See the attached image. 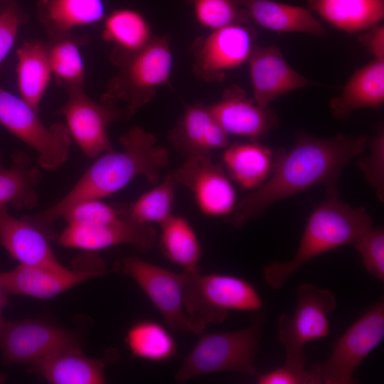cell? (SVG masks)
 Wrapping results in <instances>:
<instances>
[{
    "label": "cell",
    "mask_w": 384,
    "mask_h": 384,
    "mask_svg": "<svg viewBox=\"0 0 384 384\" xmlns=\"http://www.w3.org/2000/svg\"><path fill=\"white\" fill-rule=\"evenodd\" d=\"M360 42L372 54L373 59L384 61V26L378 23L365 31Z\"/></svg>",
    "instance_id": "ab89813d"
},
{
    "label": "cell",
    "mask_w": 384,
    "mask_h": 384,
    "mask_svg": "<svg viewBox=\"0 0 384 384\" xmlns=\"http://www.w3.org/2000/svg\"><path fill=\"white\" fill-rule=\"evenodd\" d=\"M261 319L243 329L200 334L197 343L185 358L174 380L183 383L191 378L223 372L256 375L255 359L261 338Z\"/></svg>",
    "instance_id": "277c9868"
},
{
    "label": "cell",
    "mask_w": 384,
    "mask_h": 384,
    "mask_svg": "<svg viewBox=\"0 0 384 384\" xmlns=\"http://www.w3.org/2000/svg\"><path fill=\"white\" fill-rule=\"evenodd\" d=\"M197 22L211 31L250 20L238 0H187Z\"/></svg>",
    "instance_id": "836d02e7"
},
{
    "label": "cell",
    "mask_w": 384,
    "mask_h": 384,
    "mask_svg": "<svg viewBox=\"0 0 384 384\" xmlns=\"http://www.w3.org/2000/svg\"><path fill=\"white\" fill-rule=\"evenodd\" d=\"M0 242L20 264L61 268L47 236L23 217L11 215L7 206H0Z\"/></svg>",
    "instance_id": "ffe728a7"
},
{
    "label": "cell",
    "mask_w": 384,
    "mask_h": 384,
    "mask_svg": "<svg viewBox=\"0 0 384 384\" xmlns=\"http://www.w3.org/2000/svg\"><path fill=\"white\" fill-rule=\"evenodd\" d=\"M367 146L366 136L321 139L299 134L277 160L268 179L238 202L226 221L240 228L275 203L305 190L317 186L337 188L343 169Z\"/></svg>",
    "instance_id": "6da1fadb"
},
{
    "label": "cell",
    "mask_w": 384,
    "mask_h": 384,
    "mask_svg": "<svg viewBox=\"0 0 384 384\" xmlns=\"http://www.w3.org/2000/svg\"><path fill=\"white\" fill-rule=\"evenodd\" d=\"M114 270L132 279L172 331L203 332L188 316L184 303L186 274H176L137 256L118 260Z\"/></svg>",
    "instance_id": "30bf717a"
},
{
    "label": "cell",
    "mask_w": 384,
    "mask_h": 384,
    "mask_svg": "<svg viewBox=\"0 0 384 384\" xmlns=\"http://www.w3.org/2000/svg\"><path fill=\"white\" fill-rule=\"evenodd\" d=\"M16 78L20 97L38 112L39 104L52 77L47 43L24 41L16 50Z\"/></svg>",
    "instance_id": "4316f807"
},
{
    "label": "cell",
    "mask_w": 384,
    "mask_h": 384,
    "mask_svg": "<svg viewBox=\"0 0 384 384\" xmlns=\"http://www.w3.org/2000/svg\"><path fill=\"white\" fill-rule=\"evenodd\" d=\"M176 186L171 172L154 188L127 207V213L137 223L161 225L173 215Z\"/></svg>",
    "instance_id": "d6a6232c"
},
{
    "label": "cell",
    "mask_w": 384,
    "mask_h": 384,
    "mask_svg": "<svg viewBox=\"0 0 384 384\" xmlns=\"http://www.w3.org/2000/svg\"><path fill=\"white\" fill-rule=\"evenodd\" d=\"M256 34L247 24H231L213 30L206 36L198 38L191 50L193 71L208 82H220L225 71L248 61L255 48Z\"/></svg>",
    "instance_id": "7c38bea8"
},
{
    "label": "cell",
    "mask_w": 384,
    "mask_h": 384,
    "mask_svg": "<svg viewBox=\"0 0 384 384\" xmlns=\"http://www.w3.org/2000/svg\"><path fill=\"white\" fill-rule=\"evenodd\" d=\"M369 153L358 162L380 201L384 198V132L380 128L369 142Z\"/></svg>",
    "instance_id": "8d00e7d4"
},
{
    "label": "cell",
    "mask_w": 384,
    "mask_h": 384,
    "mask_svg": "<svg viewBox=\"0 0 384 384\" xmlns=\"http://www.w3.org/2000/svg\"><path fill=\"white\" fill-rule=\"evenodd\" d=\"M177 185L190 190L200 210L210 216H228L235 202V192L223 169L210 155L186 159L171 172Z\"/></svg>",
    "instance_id": "5bb4252c"
},
{
    "label": "cell",
    "mask_w": 384,
    "mask_h": 384,
    "mask_svg": "<svg viewBox=\"0 0 384 384\" xmlns=\"http://www.w3.org/2000/svg\"><path fill=\"white\" fill-rule=\"evenodd\" d=\"M297 302L292 314H282L277 321V334L285 350L284 364L306 370L305 346L330 334L329 314L336 306L334 294L314 284L298 287Z\"/></svg>",
    "instance_id": "ba28073f"
},
{
    "label": "cell",
    "mask_w": 384,
    "mask_h": 384,
    "mask_svg": "<svg viewBox=\"0 0 384 384\" xmlns=\"http://www.w3.org/2000/svg\"><path fill=\"white\" fill-rule=\"evenodd\" d=\"M366 271L384 281V230L378 227L364 232L353 242Z\"/></svg>",
    "instance_id": "d590c367"
},
{
    "label": "cell",
    "mask_w": 384,
    "mask_h": 384,
    "mask_svg": "<svg viewBox=\"0 0 384 384\" xmlns=\"http://www.w3.org/2000/svg\"><path fill=\"white\" fill-rule=\"evenodd\" d=\"M38 112L21 97L0 86V124L38 153L42 168L55 170L68 158L71 137L65 124L48 127Z\"/></svg>",
    "instance_id": "9c48e42d"
},
{
    "label": "cell",
    "mask_w": 384,
    "mask_h": 384,
    "mask_svg": "<svg viewBox=\"0 0 384 384\" xmlns=\"http://www.w3.org/2000/svg\"><path fill=\"white\" fill-rule=\"evenodd\" d=\"M310 9L350 33L365 31L384 18V0H308Z\"/></svg>",
    "instance_id": "484cf974"
},
{
    "label": "cell",
    "mask_w": 384,
    "mask_h": 384,
    "mask_svg": "<svg viewBox=\"0 0 384 384\" xmlns=\"http://www.w3.org/2000/svg\"><path fill=\"white\" fill-rule=\"evenodd\" d=\"M102 37L112 44L110 60L119 67L146 47L154 36L147 20L140 12L121 8L105 16Z\"/></svg>",
    "instance_id": "44dd1931"
},
{
    "label": "cell",
    "mask_w": 384,
    "mask_h": 384,
    "mask_svg": "<svg viewBox=\"0 0 384 384\" xmlns=\"http://www.w3.org/2000/svg\"><path fill=\"white\" fill-rule=\"evenodd\" d=\"M37 14L50 38L96 23L106 16L103 0H37Z\"/></svg>",
    "instance_id": "d4e9b609"
},
{
    "label": "cell",
    "mask_w": 384,
    "mask_h": 384,
    "mask_svg": "<svg viewBox=\"0 0 384 384\" xmlns=\"http://www.w3.org/2000/svg\"><path fill=\"white\" fill-rule=\"evenodd\" d=\"M384 102V61L373 59L358 69L348 80L340 95L330 100L336 118L348 117L361 108H378Z\"/></svg>",
    "instance_id": "603a6c76"
},
{
    "label": "cell",
    "mask_w": 384,
    "mask_h": 384,
    "mask_svg": "<svg viewBox=\"0 0 384 384\" xmlns=\"http://www.w3.org/2000/svg\"><path fill=\"white\" fill-rule=\"evenodd\" d=\"M208 107L228 134L247 137L252 141L264 137L279 124L278 116L269 106H260L237 86L226 89L221 99Z\"/></svg>",
    "instance_id": "e0dca14e"
},
{
    "label": "cell",
    "mask_w": 384,
    "mask_h": 384,
    "mask_svg": "<svg viewBox=\"0 0 384 384\" xmlns=\"http://www.w3.org/2000/svg\"><path fill=\"white\" fill-rule=\"evenodd\" d=\"M125 343L132 356L151 362L169 361L177 351V343L170 329L151 319L132 324L127 332Z\"/></svg>",
    "instance_id": "1f68e13d"
},
{
    "label": "cell",
    "mask_w": 384,
    "mask_h": 384,
    "mask_svg": "<svg viewBox=\"0 0 384 384\" xmlns=\"http://www.w3.org/2000/svg\"><path fill=\"white\" fill-rule=\"evenodd\" d=\"M156 232L151 225L133 220L127 213L117 220L100 225H68L60 234L59 243L67 247L95 251L129 244L140 251L150 250Z\"/></svg>",
    "instance_id": "9a60e30c"
},
{
    "label": "cell",
    "mask_w": 384,
    "mask_h": 384,
    "mask_svg": "<svg viewBox=\"0 0 384 384\" xmlns=\"http://www.w3.org/2000/svg\"><path fill=\"white\" fill-rule=\"evenodd\" d=\"M258 384H314L309 370H298L284 364L264 373H257Z\"/></svg>",
    "instance_id": "f35d334b"
},
{
    "label": "cell",
    "mask_w": 384,
    "mask_h": 384,
    "mask_svg": "<svg viewBox=\"0 0 384 384\" xmlns=\"http://www.w3.org/2000/svg\"><path fill=\"white\" fill-rule=\"evenodd\" d=\"M325 199L306 222L295 255L289 261L272 262L263 269L267 284L277 290L302 265L336 248L353 243L372 227L373 221L363 208L343 201L337 188L326 190Z\"/></svg>",
    "instance_id": "3957f363"
},
{
    "label": "cell",
    "mask_w": 384,
    "mask_h": 384,
    "mask_svg": "<svg viewBox=\"0 0 384 384\" xmlns=\"http://www.w3.org/2000/svg\"><path fill=\"white\" fill-rule=\"evenodd\" d=\"M2 164H1V156H0V166H1Z\"/></svg>",
    "instance_id": "b9f144b4"
},
{
    "label": "cell",
    "mask_w": 384,
    "mask_h": 384,
    "mask_svg": "<svg viewBox=\"0 0 384 384\" xmlns=\"http://www.w3.org/2000/svg\"><path fill=\"white\" fill-rule=\"evenodd\" d=\"M8 293L0 283V322L4 319L3 311L8 303Z\"/></svg>",
    "instance_id": "60d3db41"
},
{
    "label": "cell",
    "mask_w": 384,
    "mask_h": 384,
    "mask_svg": "<svg viewBox=\"0 0 384 384\" xmlns=\"http://www.w3.org/2000/svg\"><path fill=\"white\" fill-rule=\"evenodd\" d=\"M173 57L167 36H154L149 43L119 66L107 82L102 102L127 108L133 114L151 101L158 87L168 82Z\"/></svg>",
    "instance_id": "8992f818"
},
{
    "label": "cell",
    "mask_w": 384,
    "mask_h": 384,
    "mask_svg": "<svg viewBox=\"0 0 384 384\" xmlns=\"http://www.w3.org/2000/svg\"><path fill=\"white\" fill-rule=\"evenodd\" d=\"M223 160L231 178L246 189L261 185L272 172V151L255 141L227 147Z\"/></svg>",
    "instance_id": "f1b7e54d"
},
{
    "label": "cell",
    "mask_w": 384,
    "mask_h": 384,
    "mask_svg": "<svg viewBox=\"0 0 384 384\" xmlns=\"http://www.w3.org/2000/svg\"><path fill=\"white\" fill-rule=\"evenodd\" d=\"M160 225V245L165 257L183 272L199 271L202 248L188 221L173 214Z\"/></svg>",
    "instance_id": "f546056e"
},
{
    "label": "cell",
    "mask_w": 384,
    "mask_h": 384,
    "mask_svg": "<svg viewBox=\"0 0 384 384\" xmlns=\"http://www.w3.org/2000/svg\"><path fill=\"white\" fill-rule=\"evenodd\" d=\"M103 273L102 270H71L19 264L0 272V283L8 294L48 299Z\"/></svg>",
    "instance_id": "ac0fdd59"
},
{
    "label": "cell",
    "mask_w": 384,
    "mask_h": 384,
    "mask_svg": "<svg viewBox=\"0 0 384 384\" xmlns=\"http://www.w3.org/2000/svg\"><path fill=\"white\" fill-rule=\"evenodd\" d=\"M87 42L86 38L70 33L46 42L52 75L56 83L67 91L84 87L85 72L80 48Z\"/></svg>",
    "instance_id": "4dcf8cb0"
},
{
    "label": "cell",
    "mask_w": 384,
    "mask_h": 384,
    "mask_svg": "<svg viewBox=\"0 0 384 384\" xmlns=\"http://www.w3.org/2000/svg\"><path fill=\"white\" fill-rule=\"evenodd\" d=\"M250 19L277 33H305L325 37L326 31L310 9L274 0H238Z\"/></svg>",
    "instance_id": "7402d4cb"
},
{
    "label": "cell",
    "mask_w": 384,
    "mask_h": 384,
    "mask_svg": "<svg viewBox=\"0 0 384 384\" xmlns=\"http://www.w3.org/2000/svg\"><path fill=\"white\" fill-rule=\"evenodd\" d=\"M24 15L14 3L0 12V67L14 46Z\"/></svg>",
    "instance_id": "74e56055"
},
{
    "label": "cell",
    "mask_w": 384,
    "mask_h": 384,
    "mask_svg": "<svg viewBox=\"0 0 384 384\" xmlns=\"http://www.w3.org/2000/svg\"><path fill=\"white\" fill-rule=\"evenodd\" d=\"M76 344L70 333L44 321L4 319L0 322V349L6 363L34 365L62 348Z\"/></svg>",
    "instance_id": "4fadbf2b"
},
{
    "label": "cell",
    "mask_w": 384,
    "mask_h": 384,
    "mask_svg": "<svg viewBox=\"0 0 384 384\" xmlns=\"http://www.w3.org/2000/svg\"><path fill=\"white\" fill-rule=\"evenodd\" d=\"M184 303L189 318L204 331L219 324L230 311L256 312L263 300L249 281L232 274L200 271L186 273Z\"/></svg>",
    "instance_id": "5b68a950"
},
{
    "label": "cell",
    "mask_w": 384,
    "mask_h": 384,
    "mask_svg": "<svg viewBox=\"0 0 384 384\" xmlns=\"http://www.w3.org/2000/svg\"><path fill=\"white\" fill-rule=\"evenodd\" d=\"M174 148L186 159L210 155L213 149L228 144V134L213 116L208 105L188 107L177 124L169 132Z\"/></svg>",
    "instance_id": "d6986e66"
},
{
    "label": "cell",
    "mask_w": 384,
    "mask_h": 384,
    "mask_svg": "<svg viewBox=\"0 0 384 384\" xmlns=\"http://www.w3.org/2000/svg\"><path fill=\"white\" fill-rule=\"evenodd\" d=\"M119 143L121 151L113 149L99 156L58 202L41 213L23 218L48 237L52 234L54 223L79 203L108 196L137 176L157 183L161 171L169 164V154L166 148L157 144L154 135L134 127L120 137Z\"/></svg>",
    "instance_id": "7a4b0ae2"
},
{
    "label": "cell",
    "mask_w": 384,
    "mask_h": 384,
    "mask_svg": "<svg viewBox=\"0 0 384 384\" xmlns=\"http://www.w3.org/2000/svg\"><path fill=\"white\" fill-rule=\"evenodd\" d=\"M11 159V166H0V206L33 208L38 203L36 188L42 179L41 173L23 151L14 152Z\"/></svg>",
    "instance_id": "83f0119b"
},
{
    "label": "cell",
    "mask_w": 384,
    "mask_h": 384,
    "mask_svg": "<svg viewBox=\"0 0 384 384\" xmlns=\"http://www.w3.org/2000/svg\"><path fill=\"white\" fill-rule=\"evenodd\" d=\"M125 208H119L100 199L79 203L63 216L68 225H100L112 223L121 218Z\"/></svg>",
    "instance_id": "e575fe53"
},
{
    "label": "cell",
    "mask_w": 384,
    "mask_h": 384,
    "mask_svg": "<svg viewBox=\"0 0 384 384\" xmlns=\"http://www.w3.org/2000/svg\"><path fill=\"white\" fill-rule=\"evenodd\" d=\"M254 101L262 107L290 92L318 85L295 70L275 46L255 47L248 60Z\"/></svg>",
    "instance_id": "2e32d148"
},
{
    "label": "cell",
    "mask_w": 384,
    "mask_h": 384,
    "mask_svg": "<svg viewBox=\"0 0 384 384\" xmlns=\"http://www.w3.org/2000/svg\"><path fill=\"white\" fill-rule=\"evenodd\" d=\"M384 338V300L363 311L334 342L329 358L309 371L314 384H351L360 364Z\"/></svg>",
    "instance_id": "52a82bcc"
},
{
    "label": "cell",
    "mask_w": 384,
    "mask_h": 384,
    "mask_svg": "<svg viewBox=\"0 0 384 384\" xmlns=\"http://www.w3.org/2000/svg\"><path fill=\"white\" fill-rule=\"evenodd\" d=\"M68 98L58 111L82 151L89 158L113 150L107 128L110 123L129 119L134 115L127 108L111 102H96L84 87L67 91Z\"/></svg>",
    "instance_id": "8fae6325"
},
{
    "label": "cell",
    "mask_w": 384,
    "mask_h": 384,
    "mask_svg": "<svg viewBox=\"0 0 384 384\" xmlns=\"http://www.w3.org/2000/svg\"><path fill=\"white\" fill-rule=\"evenodd\" d=\"M38 373L53 384L106 383L105 363L86 356L78 344L62 348L34 364Z\"/></svg>",
    "instance_id": "cb8c5ba5"
}]
</instances>
